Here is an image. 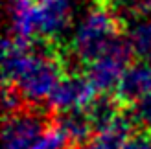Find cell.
I'll list each match as a JSON object with an SVG mask.
<instances>
[{
  "mask_svg": "<svg viewBox=\"0 0 151 149\" xmlns=\"http://www.w3.org/2000/svg\"><path fill=\"white\" fill-rule=\"evenodd\" d=\"M35 2H41V0H35Z\"/></svg>",
  "mask_w": 151,
  "mask_h": 149,
  "instance_id": "11",
  "label": "cell"
},
{
  "mask_svg": "<svg viewBox=\"0 0 151 149\" xmlns=\"http://www.w3.org/2000/svg\"><path fill=\"white\" fill-rule=\"evenodd\" d=\"M54 125V112L44 105H26L4 116V149H35Z\"/></svg>",
  "mask_w": 151,
  "mask_h": 149,
  "instance_id": "2",
  "label": "cell"
},
{
  "mask_svg": "<svg viewBox=\"0 0 151 149\" xmlns=\"http://www.w3.org/2000/svg\"><path fill=\"white\" fill-rule=\"evenodd\" d=\"M124 149H151V135L142 133V131H134L127 138Z\"/></svg>",
  "mask_w": 151,
  "mask_h": 149,
  "instance_id": "10",
  "label": "cell"
},
{
  "mask_svg": "<svg viewBox=\"0 0 151 149\" xmlns=\"http://www.w3.org/2000/svg\"><path fill=\"white\" fill-rule=\"evenodd\" d=\"M54 122L61 129L74 149H83L96 136L94 123L87 109H76L66 112H54Z\"/></svg>",
  "mask_w": 151,
  "mask_h": 149,
  "instance_id": "6",
  "label": "cell"
},
{
  "mask_svg": "<svg viewBox=\"0 0 151 149\" xmlns=\"http://www.w3.org/2000/svg\"><path fill=\"white\" fill-rule=\"evenodd\" d=\"M127 135H118V133H101L96 135L83 149H124L127 142Z\"/></svg>",
  "mask_w": 151,
  "mask_h": 149,
  "instance_id": "9",
  "label": "cell"
},
{
  "mask_svg": "<svg viewBox=\"0 0 151 149\" xmlns=\"http://www.w3.org/2000/svg\"><path fill=\"white\" fill-rule=\"evenodd\" d=\"M129 116H131V122L137 131L151 135V96H147V98H144L138 103H134L129 109Z\"/></svg>",
  "mask_w": 151,
  "mask_h": 149,
  "instance_id": "8",
  "label": "cell"
},
{
  "mask_svg": "<svg viewBox=\"0 0 151 149\" xmlns=\"http://www.w3.org/2000/svg\"><path fill=\"white\" fill-rule=\"evenodd\" d=\"M96 87L87 77L85 72H70L57 85L48 100V109L52 112H66L76 109H87L98 96Z\"/></svg>",
  "mask_w": 151,
  "mask_h": 149,
  "instance_id": "4",
  "label": "cell"
},
{
  "mask_svg": "<svg viewBox=\"0 0 151 149\" xmlns=\"http://www.w3.org/2000/svg\"><path fill=\"white\" fill-rule=\"evenodd\" d=\"M125 33V26L120 22L103 0H88L81 19L76 24L72 39L66 42L70 63L74 70L85 68L101 57L116 41Z\"/></svg>",
  "mask_w": 151,
  "mask_h": 149,
  "instance_id": "1",
  "label": "cell"
},
{
  "mask_svg": "<svg viewBox=\"0 0 151 149\" xmlns=\"http://www.w3.org/2000/svg\"><path fill=\"white\" fill-rule=\"evenodd\" d=\"M114 94L127 109L151 96V63L138 61L131 64L125 70Z\"/></svg>",
  "mask_w": 151,
  "mask_h": 149,
  "instance_id": "5",
  "label": "cell"
},
{
  "mask_svg": "<svg viewBox=\"0 0 151 149\" xmlns=\"http://www.w3.org/2000/svg\"><path fill=\"white\" fill-rule=\"evenodd\" d=\"M133 59L134 55L129 46V41L122 37L101 57H98L94 63H90L85 68V74L92 81V85L96 87L98 92L114 94L125 70L131 66Z\"/></svg>",
  "mask_w": 151,
  "mask_h": 149,
  "instance_id": "3",
  "label": "cell"
},
{
  "mask_svg": "<svg viewBox=\"0 0 151 149\" xmlns=\"http://www.w3.org/2000/svg\"><path fill=\"white\" fill-rule=\"evenodd\" d=\"M127 41L137 61L151 63V20L137 22L125 29Z\"/></svg>",
  "mask_w": 151,
  "mask_h": 149,
  "instance_id": "7",
  "label": "cell"
}]
</instances>
